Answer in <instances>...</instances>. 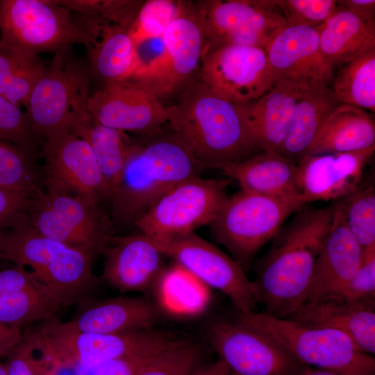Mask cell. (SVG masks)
I'll list each match as a JSON object with an SVG mask.
<instances>
[{
  "label": "cell",
  "instance_id": "cell-1",
  "mask_svg": "<svg viewBox=\"0 0 375 375\" xmlns=\"http://www.w3.org/2000/svg\"><path fill=\"white\" fill-rule=\"evenodd\" d=\"M334 209V203L322 208L301 207L255 264L253 283L266 314L285 319L304 302L315 262L331 228Z\"/></svg>",
  "mask_w": 375,
  "mask_h": 375
},
{
  "label": "cell",
  "instance_id": "cell-2",
  "mask_svg": "<svg viewBox=\"0 0 375 375\" xmlns=\"http://www.w3.org/2000/svg\"><path fill=\"white\" fill-rule=\"evenodd\" d=\"M167 115L171 130L205 169H220L262 151L238 105L199 80L181 90Z\"/></svg>",
  "mask_w": 375,
  "mask_h": 375
},
{
  "label": "cell",
  "instance_id": "cell-3",
  "mask_svg": "<svg viewBox=\"0 0 375 375\" xmlns=\"http://www.w3.org/2000/svg\"><path fill=\"white\" fill-rule=\"evenodd\" d=\"M149 136L144 142H134L108 199L114 226H134L169 190L205 169L172 130Z\"/></svg>",
  "mask_w": 375,
  "mask_h": 375
},
{
  "label": "cell",
  "instance_id": "cell-4",
  "mask_svg": "<svg viewBox=\"0 0 375 375\" xmlns=\"http://www.w3.org/2000/svg\"><path fill=\"white\" fill-rule=\"evenodd\" d=\"M0 253L25 269L58 307L78 299L96 283L93 257L40 233L32 226L28 215L0 231Z\"/></svg>",
  "mask_w": 375,
  "mask_h": 375
},
{
  "label": "cell",
  "instance_id": "cell-5",
  "mask_svg": "<svg viewBox=\"0 0 375 375\" xmlns=\"http://www.w3.org/2000/svg\"><path fill=\"white\" fill-rule=\"evenodd\" d=\"M236 319L274 340L303 365L346 375H375L374 356L365 353L345 334L312 327L255 311Z\"/></svg>",
  "mask_w": 375,
  "mask_h": 375
},
{
  "label": "cell",
  "instance_id": "cell-6",
  "mask_svg": "<svg viewBox=\"0 0 375 375\" xmlns=\"http://www.w3.org/2000/svg\"><path fill=\"white\" fill-rule=\"evenodd\" d=\"M89 85L88 70L69 48L56 52L25 106L34 134L52 138L71 131L88 117Z\"/></svg>",
  "mask_w": 375,
  "mask_h": 375
},
{
  "label": "cell",
  "instance_id": "cell-7",
  "mask_svg": "<svg viewBox=\"0 0 375 375\" xmlns=\"http://www.w3.org/2000/svg\"><path fill=\"white\" fill-rule=\"evenodd\" d=\"M304 206V205H303ZM303 205L241 190L210 224L215 239L247 271L261 248Z\"/></svg>",
  "mask_w": 375,
  "mask_h": 375
},
{
  "label": "cell",
  "instance_id": "cell-8",
  "mask_svg": "<svg viewBox=\"0 0 375 375\" xmlns=\"http://www.w3.org/2000/svg\"><path fill=\"white\" fill-rule=\"evenodd\" d=\"M227 179L188 178L169 190L134 224L154 241L164 242L210 225L228 199Z\"/></svg>",
  "mask_w": 375,
  "mask_h": 375
},
{
  "label": "cell",
  "instance_id": "cell-9",
  "mask_svg": "<svg viewBox=\"0 0 375 375\" xmlns=\"http://www.w3.org/2000/svg\"><path fill=\"white\" fill-rule=\"evenodd\" d=\"M0 46L38 54L83 44L79 17L52 0H1Z\"/></svg>",
  "mask_w": 375,
  "mask_h": 375
},
{
  "label": "cell",
  "instance_id": "cell-10",
  "mask_svg": "<svg viewBox=\"0 0 375 375\" xmlns=\"http://www.w3.org/2000/svg\"><path fill=\"white\" fill-rule=\"evenodd\" d=\"M27 214L38 232L92 257L114 235V224L99 204L78 197L40 188L33 194Z\"/></svg>",
  "mask_w": 375,
  "mask_h": 375
},
{
  "label": "cell",
  "instance_id": "cell-11",
  "mask_svg": "<svg viewBox=\"0 0 375 375\" xmlns=\"http://www.w3.org/2000/svg\"><path fill=\"white\" fill-rule=\"evenodd\" d=\"M160 40L161 51L127 80L159 99L181 91L200 69L205 42L194 3L187 1Z\"/></svg>",
  "mask_w": 375,
  "mask_h": 375
},
{
  "label": "cell",
  "instance_id": "cell-12",
  "mask_svg": "<svg viewBox=\"0 0 375 375\" xmlns=\"http://www.w3.org/2000/svg\"><path fill=\"white\" fill-rule=\"evenodd\" d=\"M194 6L202 28L205 51L236 44L256 47L267 52L288 26L276 0H208L194 3Z\"/></svg>",
  "mask_w": 375,
  "mask_h": 375
},
{
  "label": "cell",
  "instance_id": "cell-13",
  "mask_svg": "<svg viewBox=\"0 0 375 375\" xmlns=\"http://www.w3.org/2000/svg\"><path fill=\"white\" fill-rule=\"evenodd\" d=\"M38 331L51 356L61 366L78 367L85 374L120 357L168 344L173 339L151 330L107 335L74 331L53 318Z\"/></svg>",
  "mask_w": 375,
  "mask_h": 375
},
{
  "label": "cell",
  "instance_id": "cell-14",
  "mask_svg": "<svg viewBox=\"0 0 375 375\" xmlns=\"http://www.w3.org/2000/svg\"><path fill=\"white\" fill-rule=\"evenodd\" d=\"M153 242L165 256L204 285L227 296L238 313L254 311L259 297L253 281L235 260L214 244L194 232L167 242Z\"/></svg>",
  "mask_w": 375,
  "mask_h": 375
},
{
  "label": "cell",
  "instance_id": "cell-15",
  "mask_svg": "<svg viewBox=\"0 0 375 375\" xmlns=\"http://www.w3.org/2000/svg\"><path fill=\"white\" fill-rule=\"evenodd\" d=\"M277 78L265 50L225 44L205 51L199 80L223 99L243 104L267 92Z\"/></svg>",
  "mask_w": 375,
  "mask_h": 375
},
{
  "label": "cell",
  "instance_id": "cell-16",
  "mask_svg": "<svg viewBox=\"0 0 375 375\" xmlns=\"http://www.w3.org/2000/svg\"><path fill=\"white\" fill-rule=\"evenodd\" d=\"M207 335L228 375H297L306 367L267 335L236 319L212 321Z\"/></svg>",
  "mask_w": 375,
  "mask_h": 375
},
{
  "label": "cell",
  "instance_id": "cell-17",
  "mask_svg": "<svg viewBox=\"0 0 375 375\" xmlns=\"http://www.w3.org/2000/svg\"><path fill=\"white\" fill-rule=\"evenodd\" d=\"M44 140L42 181L47 192L98 204L109 199L93 151L83 139L69 131Z\"/></svg>",
  "mask_w": 375,
  "mask_h": 375
},
{
  "label": "cell",
  "instance_id": "cell-18",
  "mask_svg": "<svg viewBox=\"0 0 375 375\" xmlns=\"http://www.w3.org/2000/svg\"><path fill=\"white\" fill-rule=\"evenodd\" d=\"M88 106L99 123L125 132L154 135L168 122L167 106L128 81L103 86L90 96Z\"/></svg>",
  "mask_w": 375,
  "mask_h": 375
},
{
  "label": "cell",
  "instance_id": "cell-19",
  "mask_svg": "<svg viewBox=\"0 0 375 375\" xmlns=\"http://www.w3.org/2000/svg\"><path fill=\"white\" fill-rule=\"evenodd\" d=\"M375 145L369 148L320 155H307L297 162L301 201H337L362 182L364 170Z\"/></svg>",
  "mask_w": 375,
  "mask_h": 375
},
{
  "label": "cell",
  "instance_id": "cell-20",
  "mask_svg": "<svg viewBox=\"0 0 375 375\" xmlns=\"http://www.w3.org/2000/svg\"><path fill=\"white\" fill-rule=\"evenodd\" d=\"M91 69L104 85L129 79L142 60L130 35L133 22L78 15Z\"/></svg>",
  "mask_w": 375,
  "mask_h": 375
},
{
  "label": "cell",
  "instance_id": "cell-21",
  "mask_svg": "<svg viewBox=\"0 0 375 375\" xmlns=\"http://www.w3.org/2000/svg\"><path fill=\"white\" fill-rule=\"evenodd\" d=\"M333 203L331 228L317 256L303 303L338 299L361 262L362 249L348 228L340 206Z\"/></svg>",
  "mask_w": 375,
  "mask_h": 375
},
{
  "label": "cell",
  "instance_id": "cell-22",
  "mask_svg": "<svg viewBox=\"0 0 375 375\" xmlns=\"http://www.w3.org/2000/svg\"><path fill=\"white\" fill-rule=\"evenodd\" d=\"M100 254L104 257L103 279L121 292L147 291L163 269L165 255L141 233L113 235Z\"/></svg>",
  "mask_w": 375,
  "mask_h": 375
},
{
  "label": "cell",
  "instance_id": "cell-23",
  "mask_svg": "<svg viewBox=\"0 0 375 375\" xmlns=\"http://www.w3.org/2000/svg\"><path fill=\"white\" fill-rule=\"evenodd\" d=\"M269 64L277 78L310 85L329 83L334 67L322 55L315 28L287 26L267 50Z\"/></svg>",
  "mask_w": 375,
  "mask_h": 375
},
{
  "label": "cell",
  "instance_id": "cell-24",
  "mask_svg": "<svg viewBox=\"0 0 375 375\" xmlns=\"http://www.w3.org/2000/svg\"><path fill=\"white\" fill-rule=\"evenodd\" d=\"M308 86L278 78L260 97L237 104L262 151H278L288 134L296 105Z\"/></svg>",
  "mask_w": 375,
  "mask_h": 375
},
{
  "label": "cell",
  "instance_id": "cell-25",
  "mask_svg": "<svg viewBox=\"0 0 375 375\" xmlns=\"http://www.w3.org/2000/svg\"><path fill=\"white\" fill-rule=\"evenodd\" d=\"M303 325L338 331L361 351L375 353V299H328L303 303L288 318Z\"/></svg>",
  "mask_w": 375,
  "mask_h": 375
},
{
  "label": "cell",
  "instance_id": "cell-26",
  "mask_svg": "<svg viewBox=\"0 0 375 375\" xmlns=\"http://www.w3.org/2000/svg\"><path fill=\"white\" fill-rule=\"evenodd\" d=\"M156 318L147 299L119 296L88 303L62 324L74 331L115 335L151 330Z\"/></svg>",
  "mask_w": 375,
  "mask_h": 375
},
{
  "label": "cell",
  "instance_id": "cell-27",
  "mask_svg": "<svg viewBox=\"0 0 375 375\" xmlns=\"http://www.w3.org/2000/svg\"><path fill=\"white\" fill-rule=\"evenodd\" d=\"M219 169L242 190L306 205L301 199L297 162L277 152L261 151Z\"/></svg>",
  "mask_w": 375,
  "mask_h": 375
},
{
  "label": "cell",
  "instance_id": "cell-28",
  "mask_svg": "<svg viewBox=\"0 0 375 375\" xmlns=\"http://www.w3.org/2000/svg\"><path fill=\"white\" fill-rule=\"evenodd\" d=\"M59 307L24 269H0V324L21 326L53 318Z\"/></svg>",
  "mask_w": 375,
  "mask_h": 375
},
{
  "label": "cell",
  "instance_id": "cell-29",
  "mask_svg": "<svg viewBox=\"0 0 375 375\" xmlns=\"http://www.w3.org/2000/svg\"><path fill=\"white\" fill-rule=\"evenodd\" d=\"M375 145L374 120L359 107L339 103L327 115L307 155L347 152Z\"/></svg>",
  "mask_w": 375,
  "mask_h": 375
},
{
  "label": "cell",
  "instance_id": "cell-30",
  "mask_svg": "<svg viewBox=\"0 0 375 375\" xmlns=\"http://www.w3.org/2000/svg\"><path fill=\"white\" fill-rule=\"evenodd\" d=\"M315 28L321 52L334 68L375 47V22L365 20L338 3L330 17Z\"/></svg>",
  "mask_w": 375,
  "mask_h": 375
},
{
  "label": "cell",
  "instance_id": "cell-31",
  "mask_svg": "<svg viewBox=\"0 0 375 375\" xmlns=\"http://www.w3.org/2000/svg\"><path fill=\"white\" fill-rule=\"evenodd\" d=\"M340 103L324 82L308 86L298 101L286 138L277 151L294 162L303 158L329 112Z\"/></svg>",
  "mask_w": 375,
  "mask_h": 375
},
{
  "label": "cell",
  "instance_id": "cell-32",
  "mask_svg": "<svg viewBox=\"0 0 375 375\" xmlns=\"http://www.w3.org/2000/svg\"><path fill=\"white\" fill-rule=\"evenodd\" d=\"M71 131L83 139L92 149L107 184L110 198L119 180L134 141L126 132L99 123L91 114L74 126Z\"/></svg>",
  "mask_w": 375,
  "mask_h": 375
},
{
  "label": "cell",
  "instance_id": "cell-33",
  "mask_svg": "<svg viewBox=\"0 0 375 375\" xmlns=\"http://www.w3.org/2000/svg\"><path fill=\"white\" fill-rule=\"evenodd\" d=\"M153 286L160 306L176 316L197 315L210 302L209 288L178 264L162 269Z\"/></svg>",
  "mask_w": 375,
  "mask_h": 375
},
{
  "label": "cell",
  "instance_id": "cell-34",
  "mask_svg": "<svg viewBox=\"0 0 375 375\" xmlns=\"http://www.w3.org/2000/svg\"><path fill=\"white\" fill-rule=\"evenodd\" d=\"M333 92L340 103L375 111V47L340 66L333 78Z\"/></svg>",
  "mask_w": 375,
  "mask_h": 375
},
{
  "label": "cell",
  "instance_id": "cell-35",
  "mask_svg": "<svg viewBox=\"0 0 375 375\" xmlns=\"http://www.w3.org/2000/svg\"><path fill=\"white\" fill-rule=\"evenodd\" d=\"M45 67L38 54L0 46V95L25 106Z\"/></svg>",
  "mask_w": 375,
  "mask_h": 375
},
{
  "label": "cell",
  "instance_id": "cell-36",
  "mask_svg": "<svg viewBox=\"0 0 375 375\" xmlns=\"http://www.w3.org/2000/svg\"><path fill=\"white\" fill-rule=\"evenodd\" d=\"M342 209L348 228L362 250L375 244V188L364 183L351 194L335 201Z\"/></svg>",
  "mask_w": 375,
  "mask_h": 375
},
{
  "label": "cell",
  "instance_id": "cell-37",
  "mask_svg": "<svg viewBox=\"0 0 375 375\" xmlns=\"http://www.w3.org/2000/svg\"><path fill=\"white\" fill-rule=\"evenodd\" d=\"M187 1L148 0L143 2L130 28L138 49L148 41L161 39L171 24L181 15Z\"/></svg>",
  "mask_w": 375,
  "mask_h": 375
},
{
  "label": "cell",
  "instance_id": "cell-38",
  "mask_svg": "<svg viewBox=\"0 0 375 375\" xmlns=\"http://www.w3.org/2000/svg\"><path fill=\"white\" fill-rule=\"evenodd\" d=\"M40 176L26 151L0 141V188L35 193L40 187Z\"/></svg>",
  "mask_w": 375,
  "mask_h": 375
},
{
  "label": "cell",
  "instance_id": "cell-39",
  "mask_svg": "<svg viewBox=\"0 0 375 375\" xmlns=\"http://www.w3.org/2000/svg\"><path fill=\"white\" fill-rule=\"evenodd\" d=\"M7 358L8 375H43L49 369L61 367L47 350L38 332L24 333Z\"/></svg>",
  "mask_w": 375,
  "mask_h": 375
},
{
  "label": "cell",
  "instance_id": "cell-40",
  "mask_svg": "<svg viewBox=\"0 0 375 375\" xmlns=\"http://www.w3.org/2000/svg\"><path fill=\"white\" fill-rule=\"evenodd\" d=\"M199 357L196 345L177 340L149 360L137 375H188L197 368Z\"/></svg>",
  "mask_w": 375,
  "mask_h": 375
},
{
  "label": "cell",
  "instance_id": "cell-41",
  "mask_svg": "<svg viewBox=\"0 0 375 375\" xmlns=\"http://www.w3.org/2000/svg\"><path fill=\"white\" fill-rule=\"evenodd\" d=\"M71 12L119 22H133L142 4L127 0H64L56 1Z\"/></svg>",
  "mask_w": 375,
  "mask_h": 375
},
{
  "label": "cell",
  "instance_id": "cell-42",
  "mask_svg": "<svg viewBox=\"0 0 375 375\" xmlns=\"http://www.w3.org/2000/svg\"><path fill=\"white\" fill-rule=\"evenodd\" d=\"M35 137L26 113L0 95V141L14 144L26 152L33 149Z\"/></svg>",
  "mask_w": 375,
  "mask_h": 375
},
{
  "label": "cell",
  "instance_id": "cell-43",
  "mask_svg": "<svg viewBox=\"0 0 375 375\" xmlns=\"http://www.w3.org/2000/svg\"><path fill=\"white\" fill-rule=\"evenodd\" d=\"M288 26L316 28L325 22L337 7L334 0H276Z\"/></svg>",
  "mask_w": 375,
  "mask_h": 375
},
{
  "label": "cell",
  "instance_id": "cell-44",
  "mask_svg": "<svg viewBox=\"0 0 375 375\" xmlns=\"http://www.w3.org/2000/svg\"><path fill=\"white\" fill-rule=\"evenodd\" d=\"M375 244L362 250L359 267L338 298L350 301L375 299Z\"/></svg>",
  "mask_w": 375,
  "mask_h": 375
},
{
  "label": "cell",
  "instance_id": "cell-45",
  "mask_svg": "<svg viewBox=\"0 0 375 375\" xmlns=\"http://www.w3.org/2000/svg\"><path fill=\"white\" fill-rule=\"evenodd\" d=\"M176 341V339L162 347L111 360L89 371L85 375H137L149 360Z\"/></svg>",
  "mask_w": 375,
  "mask_h": 375
},
{
  "label": "cell",
  "instance_id": "cell-46",
  "mask_svg": "<svg viewBox=\"0 0 375 375\" xmlns=\"http://www.w3.org/2000/svg\"><path fill=\"white\" fill-rule=\"evenodd\" d=\"M33 194L0 188V231L12 227L27 217Z\"/></svg>",
  "mask_w": 375,
  "mask_h": 375
},
{
  "label": "cell",
  "instance_id": "cell-47",
  "mask_svg": "<svg viewBox=\"0 0 375 375\" xmlns=\"http://www.w3.org/2000/svg\"><path fill=\"white\" fill-rule=\"evenodd\" d=\"M21 326L0 324V358L8 356L22 340Z\"/></svg>",
  "mask_w": 375,
  "mask_h": 375
},
{
  "label": "cell",
  "instance_id": "cell-48",
  "mask_svg": "<svg viewBox=\"0 0 375 375\" xmlns=\"http://www.w3.org/2000/svg\"><path fill=\"white\" fill-rule=\"evenodd\" d=\"M337 3L369 22H375L374 0H342L336 1Z\"/></svg>",
  "mask_w": 375,
  "mask_h": 375
},
{
  "label": "cell",
  "instance_id": "cell-49",
  "mask_svg": "<svg viewBox=\"0 0 375 375\" xmlns=\"http://www.w3.org/2000/svg\"><path fill=\"white\" fill-rule=\"evenodd\" d=\"M188 375H228V371L225 363L218 358L208 365L197 367Z\"/></svg>",
  "mask_w": 375,
  "mask_h": 375
},
{
  "label": "cell",
  "instance_id": "cell-50",
  "mask_svg": "<svg viewBox=\"0 0 375 375\" xmlns=\"http://www.w3.org/2000/svg\"><path fill=\"white\" fill-rule=\"evenodd\" d=\"M297 375H346L341 373L306 366Z\"/></svg>",
  "mask_w": 375,
  "mask_h": 375
},
{
  "label": "cell",
  "instance_id": "cell-51",
  "mask_svg": "<svg viewBox=\"0 0 375 375\" xmlns=\"http://www.w3.org/2000/svg\"><path fill=\"white\" fill-rule=\"evenodd\" d=\"M59 369L57 368H51L46 371L43 375H57V371Z\"/></svg>",
  "mask_w": 375,
  "mask_h": 375
},
{
  "label": "cell",
  "instance_id": "cell-52",
  "mask_svg": "<svg viewBox=\"0 0 375 375\" xmlns=\"http://www.w3.org/2000/svg\"><path fill=\"white\" fill-rule=\"evenodd\" d=\"M0 375H8L5 362H0Z\"/></svg>",
  "mask_w": 375,
  "mask_h": 375
},
{
  "label": "cell",
  "instance_id": "cell-53",
  "mask_svg": "<svg viewBox=\"0 0 375 375\" xmlns=\"http://www.w3.org/2000/svg\"><path fill=\"white\" fill-rule=\"evenodd\" d=\"M6 260L5 258H3V256L0 253V263L2 262V261H4Z\"/></svg>",
  "mask_w": 375,
  "mask_h": 375
}]
</instances>
